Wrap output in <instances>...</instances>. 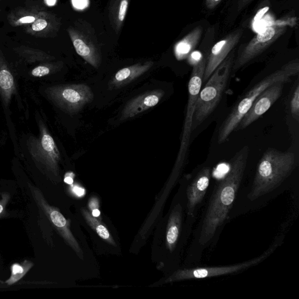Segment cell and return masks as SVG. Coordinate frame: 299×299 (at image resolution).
<instances>
[{
	"label": "cell",
	"mask_w": 299,
	"mask_h": 299,
	"mask_svg": "<svg viewBox=\"0 0 299 299\" xmlns=\"http://www.w3.org/2000/svg\"><path fill=\"white\" fill-rule=\"evenodd\" d=\"M250 153L246 146L232 160L229 171L217 182L212 192L205 213L194 233L190 247V265L196 264L203 251L214 243L225 224L234 204L246 170Z\"/></svg>",
	"instance_id": "obj_1"
},
{
	"label": "cell",
	"mask_w": 299,
	"mask_h": 299,
	"mask_svg": "<svg viewBox=\"0 0 299 299\" xmlns=\"http://www.w3.org/2000/svg\"><path fill=\"white\" fill-rule=\"evenodd\" d=\"M295 167L294 152L268 149L257 165L248 198L254 201L273 192L291 175Z\"/></svg>",
	"instance_id": "obj_2"
},
{
	"label": "cell",
	"mask_w": 299,
	"mask_h": 299,
	"mask_svg": "<svg viewBox=\"0 0 299 299\" xmlns=\"http://www.w3.org/2000/svg\"><path fill=\"white\" fill-rule=\"evenodd\" d=\"M298 59L294 60L283 65L280 69L275 71L246 92L236 103L231 112L221 126L218 134V143L222 144L226 141L233 131L235 130L241 119L246 114L256 98L269 86L275 83L289 82L290 78L299 73Z\"/></svg>",
	"instance_id": "obj_3"
},
{
	"label": "cell",
	"mask_w": 299,
	"mask_h": 299,
	"mask_svg": "<svg viewBox=\"0 0 299 299\" xmlns=\"http://www.w3.org/2000/svg\"><path fill=\"white\" fill-rule=\"evenodd\" d=\"M235 53L232 51L209 77L200 90L194 113L192 130L207 119L219 104L232 71Z\"/></svg>",
	"instance_id": "obj_4"
},
{
	"label": "cell",
	"mask_w": 299,
	"mask_h": 299,
	"mask_svg": "<svg viewBox=\"0 0 299 299\" xmlns=\"http://www.w3.org/2000/svg\"><path fill=\"white\" fill-rule=\"evenodd\" d=\"M206 62V58L204 57L198 64L193 65L189 84H188L187 110L185 118L180 149H179L174 170L176 174H179L181 170L183 169L187 161L191 135L192 131L194 113H195L198 95L202 88Z\"/></svg>",
	"instance_id": "obj_5"
},
{
	"label": "cell",
	"mask_w": 299,
	"mask_h": 299,
	"mask_svg": "<svg viewBox=\"0 0 299 299\" xmlns=\"http://www.w3.org/2000/svg\"><path fill=\"white\" fill-rule=\"evenodd\" d=\"M287 29L285 22L280 21L267 27L242 46L235 57L232 71H237L249 64L277 41Z\"/></svg>",
	"instance_id": "obj_6"
},
{
	"label": "cell",
	"mask_w": 299,
	"mask_h": 299,
	"mask_svg": "<svg viewBox=\"0 0 299 299\" xmlns=\"http://www.w3.org/2000/svg\"><path fill=\"white\" fill-rule=\"evenodd\" d=\"M67 32L78 55L92 67H99L101 51L94 29L88 23L78 20L68 27Z\"/></svg>",
	"instance_id": "obj_7"
},
{
	"label": "cell",
	"mask_w": 299,
	"mask_h": 299,
	"mask_svg": "<svg viewBox=\"0 0 299 299\" xmlns=\"http://www.w3.org/2000/svg\"><path fill=\"white\" fill-rule=\"evenodd\" d=\"M279 243H275L267 251L261 256L249 261L240 263V264L222 266V267H192L178 270L170 278V281H179L191 279H205L223 275H227L240 273L247 268L259 264L268 258L274 252Z\"/></svg>",
	"instance_id": "obj_8"
},
{
	"label": "cell",
	"mask_w": 299,
	"mask_h": 299,
	"mask_svg": "<svg viewBox=\"0 0 299 299\" xmlns=\"http://www.w3.org/2000/svg\"><path fill=\"white\" fill-rule=\"evenodd\" d=\"M243 34V28H237L230 32L212 47L210 53L206 57L203 82H207L214 71L234 50Z\"/></svg>",
	"instance_id": "obj_9"
},
{
	"label": "cell",
	"mask_w": 299,
	"mask_h": 299,
	"mask_svg": "<svg viewBox=\"0 0 299 299\" xmlns=\"http://www.w3.org/2000/svg\"><path fill=\"white\" fill-rule=\"evenodd\" d=\"M211 178V167H203L185 190L187 215L192 219H196L197 212L207 192Z\"/></svg>",
	"instance_id": "obj_10"
},
{
	"label": "cell",
	"mask_w": 299,
	"mask_h": 299,
	"mask_svg": "<svg viewBox=\"0 0 299 299\" xmlns=\"http://www.w3.org/2000/svg\"><path fill=\"white\" fill-rule=\"evenodd\" d=\"M284 84L282 82L274 84L256 98L249 111L238 125L239 129H244L268 111L282 95Z\"/></svg>",
	"instance_id": "obj_11"
},
{
	"label": "cell",
	"mask_w": 299,
	"mask_h": 299,
	"mask_svg": "<svg viewBox=\"0 0 299 299\" xmlns=\"http://www.w3.org/2000/svg\"><path fill=\"white\" fill-rule=\"evenodd\" d=\"M59 100L68 111L77 113L93 100L94 94L85 85L63 86L57 91Z\"/></svg>",
	"instance_id": "obj_12"
},
{
	"label": "cell",
	"mask_w": 299,
	"mask_h": 299,
	"mask_svg": "<svg viewBox=\"0 0 299 299\" xmlns=\"http://www.w3.org/2000/svg\"><path fill=\"white\" fill-rule=\"evenodd\" d=\"M61 22L55 14L40 11L38 19L34 23L25 26L26 34L41 38L55 37L61 29Z\"/></svg>",
	"instance_id": "obj_13"
},
{
	"label": "cell",
	"mask_w": 299,
	"mask_h": 299,
	"mask_svg": "<svg viewBox=\"0 0 299 299\" xmlns=\"http://www.w3.org/2000/svg\"><path fill=\"white\" fill-rule=\"evenodd\" d=\"M164 94L165 92L162 89H158L146 92V93L134 98L126 106L122 112L121 120L125 121L133 118L157 106Z\"/></svg>",
	"instance_id": "obj_14"
},
{
	"label": "cell",
	"mask_w": 299,
	"mask_h": 299,
	"mask_svg": "<svg viewBox=\"0 0 299 299\" xmlns=\"http://www.w3.org/2000/svg\"><path fill=\"white\" fill-rule=\"evenodd\" d=\"M153 65V62L148 61L122 68L116 73L114 77L109 82V88H119L127 85L147 72Z\"/></svg>",
	"instance_id": "obj_15"
},
{
	"label": "cell",
	"mask_w": 299,
	"mask_h": 299,
	"mask_svg": "<svg viewBox=\"0 0 299 299\" xmlns=\"http://www.w3.org/2000/svg\"><path fill=\"white\" fill-rule=\"evenodd\" d=\"M202 34L203 28L198 26L178 41L174 46L176 58L179 61L187 59L190 54L195 50Z\"/></svg>",
	"instance_id": "obj_16"
},
{
	"label": "cell",
	"mask_w": 299,
	"mask_h": 299,
	"mask_svg": "<svg viewBox=\"0 0 299 299\" xmlns=\"http://www.w3.org/2000/svg\"><path fill=\"white\" fill-rule=\"evenodd\" d=\"M130 0H112L109 8L110 24L116 34L121 32L129 7Z\"/></svg>",
	"instance_id": "obj_17"
},
{
	"label": "cell",
	"mask_w": 299,
	"mask_h": 299,
	"mask_svg": "<svg viewBox=\"0 0 299 299\" xmlns=\"http://www.w3.org/2000/svg\"><path fill=\"white\" fill-rule=\"evenodd\" d=\"M40 11L34 8L19 7L14 9L8 14L9 23L14 27L32 24L38 19Z\"/></svg>",
	"instance_id": "obj_18"
},
{
	"label": "cell",
	"mask_w": 299,
	"mask_h": 299,
	"mask_svg": "<svg viewBox=\"0 0 299 299\" xmlns=\"http://www.w3.org/2000/svg\"><path fill=\"white\" fill-rule=\"evenodd\" d=\"M42 145H43L44 151L48 152L54 159H58L59 152L56 149L55 142H54L52 136L48 134H44L43 139H42Z\"/></svg>",
	"instance_id": "obj_19"
},
{
	"label": "cell",
	"mask_w": 299,
	"mask_h": 299,
	"mask_svg": "<svg viewBox=\"0 0 299 299\" xmlns=\"http://www.w3.org/2000/svg\"><path fill=\"white\" fill-rule=\"evenodd\" d=\"M48 211L51 220L58 228L62 230L66 228V220L59 212L51 208H49Z\"/></svg>",
	"instance_id": "obj_20"
},
{
	"label": "cell",
	"mask_w": 299,
	"mask_h": 299,
	"mask_svg": "<svg viewBox=\"0 0 299 299\" xmlns=\"http://www.w3.org/2000/svg\"><path fill=\"white\" fill-rule=\"evenodd\" d=\"M85 216L87 217L89 223H91L92 226L94 227L97 234L99 235L101 238H103L104 240H110L109 233L107 231L106 227L101 225V224L97 222L96 220H95L93 218L89 216L88 214H85Z\"/></svg>",
	"instance_id": "obj_21"
},
{
	"label": "cell",
	"mask_w": 299,
	"mask_h": 299,
	"mask_svg": "<svg viewBox=\"0 0 299 299\" xmlns=\"http://www.w3.org/2000/svg\"><path fill=\"white\" fill-rule=\"evenodd\" d=\"M291 111L294 117L298 120L299 117V85L297 84L291 100Z\"/></svg>",
	"instance_id": "obj_22"
},
{
	"label": "cell",
	"mask_w": 299,
	"mask_h": 299,
	"mask_svg": "<svg viewBox=\"0 0 299 299\" xmlns=\"http://www.w3.org/2000/svg\"><path fill=\"white\" fill-rule=\"evenodd\" d=\"M14 79L8 70L0 71V86L4 89H9L13 87Z\"/></svg>",
	"instance_id": "obj_23"
},
{
	"label": "cell",
	"mask_w": 299,
	"mask_h": 299,
	"mask_svg": "<svg viewBox=\"0 0 299 299\" xmlns=\"http://www.w3.org/2000/svg\"><path fill=\"white\" fill-rule=\"evenodd\" d=\"M12 270H13V277L10 280H9L11 282L10 283H13L21 279L25 273H24V271H25L24 268L20 265H14Z\"/></svg>",
	"instance_id": "obj_24"
},
{
	"label": "cell",
	"mask_w": 299,
	"mask_h": 299,
	"mask_svg": "<svg viewBox=\"0 0 299 299\" xmlns=\"http://www.w3.org/2000/svg\"><path fill=\"white\" fill-rule=\"evenodd\" d=\"M203 58L204 56L202 55L201 52L199 51L193 50L188 57L187 59L188 62L193 66L194 65L198 64L200 61H202Z\"/></svg>",
	"instance_id": "obj_25"
},
{
	"label": "cell",
	"mask_w": 299,
	"mask_h": 299,
	"mask_svg": "<svg viewBox=\"0 0 299 299\" xmlns=\"http://www.w3.org/2000/svg\"><path fill=\"white\" fill-rule=\"evenodd\" d=\"M50 73V68L47 66H38L33 70L32 74L35 77H41L46 76Z\"/></svg>",
	"instance_id": "obj_26"
},
{
	"label": "cell",
	"mask_w": 299,
	"mask_h": 299,
	"mask_svg": "<svg viewBox=\"0 0 299 299\" xmlns=\"http://www.w3.org/2000/svg\"><path fill=\"white\" fill-rule=\"evenodd\" d=\"M254 0H238L237 3V11L238 13L243 11L245 8L248 7Z\"/></svg>",
	"instance_id": "obj_27"
},
{
	"label": "cell",
	"mask_w": 299,
	"mask_h": 299,
	"mask_svg": "<svg viewBox=\"0 0 299 299\" xmlns=\"http://www.w3.org/2000/svg\"><path fill=\"white\" fill-rule=\"evenodd\" d=\"M222 1V0H205L206 7L209 10H213Z\"/></svg>",
	"instance_id": "obj_28"
},
{
	"label": "cell",
	"mask_w": 299,
	"mask_h": 299,
	"mask_svg": "<svg viewBox=\"0 0 299 299\" xmlns=\"http://www.w3.org/2000/svg\"><path fill=\"white\" fill-rule=\"evenodd\" d=\"M73 191L76 195L79 196H82L85 193V190H84L83 188H80L79 187H74L73 188Z\"/></svg>",
	"instance_id": "obj_29"
},
{
	"label": "cell",
	"mask_w": 299,
	"mask_h": 299,
	"mask_svg": "<svg viewBox=\"0 0 299 299\" xmlns=\"http://www.w3.org/2000/svg\"><path fill=\"white\" fill-rule=\"evenodd\" d=\"M44 1L47 6L51 7L56 4L57 0H44Z\"/></svg>",
	"instance_id": "obj_30"
},
{
	"label": "cell",
	"mask_w": 299,
	"mask_h": 299,
	"mask_svg": "<svg viewBox=\"0 0 299 299\" xmlns=\"http://www.w3.org/2000/svg\"><path fill=\"white\" fill-rule=\"evenodd\" d=\"M64 182L67 184L71 185L73 184V179L70 176H67L64 179Z\"/></svg>",
	"instance_id": "obj_31"
},
{
	"label": "cell",
	"mask_w": 299,
	"mask_h": 299,
	"mask_svg": "<svg viewBox=\"0 0 299 299\" xmlns=\"http://www.w3.org/2000/svg\"><path fill=\"white\" fill-rule=\"evenodd\" d=\"M92 216H93L95 217H97L100 216V212L99 210H98V209H94L93 211H92Z\"/></svg>",
	"instance_id": "obj_32"
},
{
	"label": "cell",
	"mask_w": 299,
	"mask_h": 299,
	"mask_svg": "<svg viewBox=\"0 0 299 299\" xmlns=\"http://www.w3.org/2000/svg\"><path fill=\"white\" fill-rule=\"evenodd\" d=\"M3 211V207L1 205H0V214L1 213V212Z\"/></svg>",
	"instance_id": "obj_33"
},
{
	"label": "cell",
	"mask_w": 299,
	"mask_h": 299,
	"mask_svg": "<svg viewBox=\"0 0 299 299\" xmlns=\"http://www.w3.org/2000/svg\"><path fill=\"white\" fill-rule=\"evenodd\" d=\"M1 0H0V2H1Z\"/></svg>",
	"instance_id": "obj_34"
}]
</instances>
